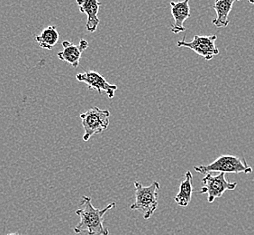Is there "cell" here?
I'll return each mask as SVG.
<instances>
[{"instance_id": "cell-1", "label": "cell", "mask_w": 254, "mask_h": 235, "mask_svg": "<svg viewBox=\"0 0 254 235\" xmlns=\"http://www.w3.org/2000/svg\"><path fill=\"white\" fill-rule=\"evenodd\" d=\"M117 206L116 202L110 203L103 209L94 207L92 200L89 196H82L80 206L76 211L77 216L80 217V221L74 228L75 234L87 233L88 235H108L109 231L104 226V216L108 211L115 208Z\"/></svg>"}, {"instance_id": "cell-2", "label": "cell", "mask_w": 254, "mask_h": 235, "mask_svg": "<svg viewBox=\"0 0 254 235\" xmlns=\"http://www.w3.org/2000/svg\"><path fill=\"white\" fill-rule=\"evenodd\" d=\"M135 202L131 206L132 210L138 211L145 220L150 219L157 210L159 205L160 183L153 181L149 186H142L140 182H134Z\"/></svg>"}, {"instance_id": "cell-3", "label": "cell", "mask_w": 254, "mask_h": 235, "mask_svg": "<svg viewBox=\"0 0 254 235\" xmlns=\"http://www.w3.org/2000/svg\"><path fill=\"white\" fill-rule=\"evenodd\" d=\"M110 112L94 106L86 113L80 114V119L84 129L82 139L87 142L96 134H100L108 129Z\"/></svg>"}, {"instance_id": "cell-4", "label": "cell", "mask_w": 254, "mask_h": 235, "mask_svg": "<svg viewBox=\"0 0 254 235\" xmlns=\"http://www.w3.org/2000/svg\"><path fill=\"white\" fill-rule=\"evenodd\" d=\"M195 170L204 175L207 173H213V172H219V173H225V174L226 173L251 174L253 172V168L246 163L245 158H240V157L230 156V155H222L209 165L195 166Z\"/></svg>"}, {"instance_id": "cell-5", "label": "cell", "mask_w": 254, "mask_h": 235, "mask_svg": "<svg viewBox=\"0 0 254 235\" xmlns=\"http://www.w3.org/2000/svg\"><path fill=\"white\" fill-rule=\"evenodd\" d=\"M203 187L198 194L207 195L208 203L215 202V199L220 198L227 190H235L237 186L236 182L227 181L225 178V173H219L214 175L212 173L205 174L203 178Z\"/></svg>"}, {"instance_id": "cell-6", "label": "cell", "mask_w": 254, "mask_h": 235, "mask_svg": "<svg viewBox=\"0 0 254 235\" xmlns=\"http://www.w3.org/2000/svg\"><path fill=\"white\" fill-rule=\"evenodd\" d=\"M217 39L216 35H195L190 42H186L185 37L177 43L178 47H187L194 51L195 54L210 61L219 54V50L215 45Z\"/></svg>"}, {"instance_id": "cell-7", "label": "cell", "mask_w": 254, "mask_h": 235, "mask_svg": "<svg viewBox=\"0 0 254 235\" xmlns=\"http://www.w3.org/2000/svg\"><path fill=\"white\" fill-rule=\"evenodd\" d=\"M76 79L78 82L87 84L89 90H95L100 94L103 92L106 93L109 99L114 98L115 92L118 90V85L109 84L101 74H98L96 71L90 70L78 74L76 75Z\"/></svg>"}, {"instance_id": "cell-8", "label": "cell", "mask_w": 254, "mask_h": 235, "mask_svg": "<svg viewBox=\"0 0 254 235\" xmlns=\"http://www.w3.org/2000/svg\"><path fill=\"white\" fill-rule=\"evenodd\" d=\"M190 0H183L180 2L171 1V15L173 17V24L171 25V32L173 34H180L185 32L184 22L190 17Z\"/></svg>"}, {"instance_id": "cell-9", "label": "cell", "mask_w": 254, "mask_h": 235, "mask_svg": "<svg viewBox=\"0 0 254 235\" xmlns=\"http://www.w3.org/2000/svg\"><path fill=\"white\" fill-rule=\"evenodd\" d=\"M80 13L86 14L88 21L86 28L88 33H95L98 29L100 20L98 19V14L101 3L98 0H76Z\"/></svg>"}, {"instance_id": "cell-10", "label": "cell", "mask_w": 254, "mask_h": 235, "mask_svg": "<svg viewBox=\"0 0 254 235\" xmlns=\"http://www.w3.org/2000/svg\"><path fill=\"white\" fill-rule=\"evenodd\" d=\"M194 193L193 188V175L190 170L185 173L184 179L180 185V189L174 197V201L178 206L186 207L192 200V195Z\"/></svg>"}, {"instance_id": "cell-11", "label": "cell", "mask_w": 254, "mask_h": 235, "mask_svg": "<svg viewBox=\"0 0 254 235\" xmlns=\"http://www.w3.org/2000/svg\"><path fill=\"white\" fill-rule=\"evenodd\" d=\"M236 1L241 0H215L214 9L216 13V18L213 20V25L221 28L229 25V14L233 5Z\"/></svg>"}, {"instance_id": "cell-12", "label": "cell", "mask_w": 254, "mask_h": 235, "mask_svg": "<svg viewBox=\"0 0 254 235\" xmlns=\"http://www.w3.org/2000/svg\"><path fill=\"white\" fill-rule=\"evenodd\" d=\"M62 45L64 50L57 54L58 58L63 62L70 64L73 68H78L83 51L80 49L78 45H76L69 41H64Z\"/></svg>"}, {"instance_id": "cell-13", "label": "cell", "mask_w": 254, "mask_h": 235, "mask_svg": "<svg viewBox=\"0 0 254 235\" xmlns=\"http://www.w3.org/2000/svg\"><path fill=\"white\" fill-rule=\"evenodd\" d=\"M59 33L54 25H49L44 28L39 35L35 36V42L43 49L52 50L58 43Z\"/></svg>"}, {"instance_id": "cell-14", "label": "cell", "mask_w": 254, "mask_h": 235, "mask_svg": "<svg viewBox=\"0 0 254 235\" xmlns=\"http://www.w3.org/2000/svg\"><path fill=\"white\" fill-rule=\"evenodd\" d=\"M78 46H79V47H80V49L82 50L84 52L85 50L88 49V43L86 41V40L81 39L80 40V42H79Z\"/></svg>"}, {"instance_id": "cell-15", "label": "cell", "mask_w": 254, "mask_h": 235, "mask_svg": "<svg viewBox=\"0 0 254 235\" xmlns=\"http://www.w3.org/2000/svg\"><path fill=\"white\" fill-rule=\"evenodd\" d=\"M249 1L250 4H252V5H254V0H248Z\"/></svg>"}, {"instance_id": "cell-16", "label": "cell", "mask_w": 254, "mask_h": 235, "mask_svg": "<svg viewBox=\"0 0 254 235\" xmlns=\"http://www.w3.org/2000/svg\"><path fill=\"white\" fill-rule=\"evenodd\" d=\"M7 235H20L18 234H8Z\"/></svg>"}]
</instances>
